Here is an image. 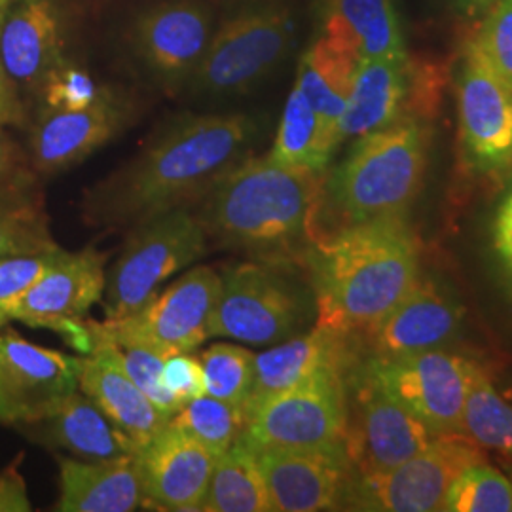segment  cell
<instances>
[{
    "label": "cell",
    "mask_w": 512,
    "mask_h": 512,
    "mask_svg": "<svg viewBox=\"0 0 512 512\" xmlns=\"http://www.w3.org/2000/svg\"><path fill=\"white\" fill-rule=\"evenodd\" d=\"M253 122L243 114L186 116L165 129L135 160L95 184L84 219L97 228H133L156 215L205 198L238 164Z\"/></svg>",
    "instance_id": "1"
},
{
    "label": "cell",
    "mask_w": 512,
    "mask_h": 512,
    "mask_svg": "<svg viewBox=\"0 0 512 512\" xmlns=\"http://www.w3.org/2000/svg\"><path fill=\"white\" fill-rule=\"evenodd\" d=\"M317 327L370 332L418 281V243L403 217L351 224L313 241Z\"/></svg>",
    "instance_id": "2"
},
{
    "label": "cell",
    "mask_w": 512,
    "mask_h": 512,
    "mask_svg": "<svg viewBox=\"0 0 512 512\" xmlns=\"http://www.w3.org/2000/svg\"><path fill=\"white\" fill-rule=\"evenodd\" d=\"M325 194L323 171L277 164L270 156L245 160L207 192L203 228L222 247L274 255L306 236Z\"/></svg>",
    "instance_id": "3"
},
{
    "label": "cell",
    "mask_w": 512,
    "mask_h": 512,
    "mask_svg": "<svg viewBox=\"0 0 512 512\" xmlns=\"http://www.w3.org/2000/svg\"><path fill=\"white\" fill-rule=\"evenodd\" d=\"M425 160L427 137L412 118L357 139L348 160L325 186L342 228L403 217L420 192Z\"/></svg>",
    "instance_id": "4"
},
{
    "label": "cell",
    "mask_w": 512,
    "mask_h": 512,
    "mask_svg": "<svg viewBox=\"0 0 512 512\" xmlns=\"http://www.w3.org/2000/svg\"><path fill=\"white\" fill-rule=\"evenodd\" d=\"M207 239L202 220L184 207L133 226V234L107 277L103 293L107 321L143 308L167 277L205 255Z\"/></svg>",
    "instance_id": "5"
},
{
    "label": "cell",
    "mask_w": 512,
    "mask_h": 512,
    "mask_svg": "<svg viewBox=\"0 0 512 512\" xmlns=\"http://www.w3.org/2000/svg\"><path fill=\"white\" fill-rule=\"evenodd\" d=\"M222 277L211 266H198L179 277L162 294H154L128 317L93 323V336L152 349L164 357L192 353L211 338V319Z\"/></svg>",
    "instance_id": "6"
},
{
    "label": "cell",
    "mask_w": 512,
    "mask_h": 512,
    "mask_svg": "<svg viewBox=\"0 0 512 512\" xmlns=\"http://www.w3.org/2000/svg\"><path fill=\"white\" fill-rule=\"evenodd\" d=\"M486 463L475 440L440 435L414 458L393 469L351 478L344 505L357 511H442L452 484L467 469Z\"/></svg>",
    "instance_id": "7"
},
{
    "label": "cell",
    "mask_w": 512,
    "mask_h": 512,
    "mask_svg": "<svg viewBox=\"0 0 512 512\" xmlns=\"http://www.w3.org/2000/svg\"><path fill=\"white\" fill-rule=\"evenodd\" d=\"M346 421L348 395L342 366H327L255 408L241 440L253 450L342 446Z\"/></svg>",
    "instance_id": "8"
},
{
    "label": "cell",
    "mask_w": 512,
    "mask_h": 512,
    "mask_svg": "<svg viewBox=\"0 0 512 512\" xmlns=\"http://www.w3.org/2000/svg\"><path fill=\"white\" fill-rule=\"evenodd\" d=\"M105 260L107 255L93 247L78 253L63 249L50 253L44 272L19 300L14 321L33 329L55 330L76 351L90 355L92 327L82 317L103 298Z\"/></svg>",
    "instance_id": "9"
},
{
    "label": "cell",
    "mask_w": 512,
    "mask_h": 512,
    "mask_svg": "<svg viewBox=\"0 0 512 512\" xmlns=\"http://www.w3.org/2000/svg\"><path fill=\"white\" fill-rule=\"evenodd\" d=\"M475 365L442 349L376 357L366 376L382 385L437 435L463 433V410Z\"/></svg>",
    "instance_id": "10"
},
{
    "label": "cell",
    "mask_w": 512,
    "mask_h": 512,
    "mask_svg": "<svg viewBox=\"0 0 512 512\" xmlns=\"http://www.w3.org/2000/svg\"><path fill=\"white\" fill-rule=\"evenodd\" d=\"M291 37V19L281 8H256L224 21L194 71L196 86L209 95L251 90L281 61Z\"/></svg>",
    "instance_id": "11"
},
{
    "label": "cell",
    "mask_w": 512,
    "mask_h": 512,
    "mask_svg": "<svg viewBox=\"0 0 512 512\" xmlns=\"http://www.w3.org/2000/svg\"><path fill=\"white\" fill-rule=\"evenodd\" d=\"M300 323L302 304L298 296L270 266L245 262L222 277L211 338L266 346L291 338Z\"/></svg>",
    "instance_id": "12"
},
{
    "label": "cell",
    "mask_w": 512,
    "mask_h": 512,
    "mask_svg": "<svg viewBox=\"0 0 512 512\" xmlns=\"http://www.w3.org/2000/svg\"><path fill=\"white\" fill-rule=\"evenodd\" d=\"M440 437L365 372L348 403L344 446L359 475L382 473L414 458Z\"/></svg>",
    "instance_id": "13"
},
{
    "label": "cell",
    "mask_w": 512,
    "mask_h": 512,
    "mask_svg": "<svg viewBox=\"0 0 512 512\" xmlns=\"http://www.w3.org/2000/svg\"><path fill=\"white\" fill-rule=\"evenodd\" d=\"M80 357L42 348L16 330L0 332V425L19 427L50 416L78 391Z\"/></svg>",
    "instance_id": "14"
},
{
    "label": "cell",
    "mask_w": 512,
    "mask_h": 512,
    "mask_svg": "<svg viewBox=\"0 0 512 512\" xmlns=\"http://www.w3.org/2000/svg\"><path fill=\"white\" fill-rule=\"evenodd\" d=\"M266 482L270 511L317 512L340 509L353 465L346 446L255 450Z\"/></svg>",
    "instance_id": "15"
},
{
    "label": "cell",
    "mask_w": 512,
    "mask_h": 512,
    "mask_svg": "<svg viewBox=\"0 0 512 512\" xmlns=\"http://www.w3.org/2000/svg\"><path fill=\"white\" fill-rule=\"evenodd\" d=\"M461 141L482 171L512 165V90L478 52L467 44L458 88Z\"/></svg>",
    "instance_id": "16"
},
{
    "label": "cell",
    "mask_w": 512,
    "mask_h": 512,
    "mask_svg": "<svg viewBox=\"0 0 512 512\" xmlns=\"http://www.w3.org/2000/svg\"><path fill=\"white\" fill-rule=\"evenodd\" d=\"M145 507L202 511L217 456L171 421L139 452Z\"/></svg>",
    "instance_id": "17"
},
{
    "label": "cell",
    "mask_w": 512,
    "mask_h": 512,
    "mask_svg": "<svg viewBox=\"0 0 512 512\" xmlns=\"http://www.w3.org/2000/svg\"><path fill=\"white\" fill-rule=\"evenodd\" d=\"M211 40V16L198 2L179 0L150 8L133 27V44L154 73L194 74Z\"/></svg>",
    "instance_id": "18"
},
{
    "label": "cell",
    "mask_w": 512,
    "mask_h": 512,
    "mask_svg": "<svg viewBox=\"0 0 512 512\" xmlns=\"http://www.w3.org/2000/svg\"><path fill=\"white\" fill-rule=\"evenodd\" d=\"M63 61V21L54 0H14L0 27V65L8 78L40 88Z\"/></svg>",
    "instance_id": "19"
},
{
    "label": "cell",
    "mask_w": 512,
    "mask_h": 512,
    "mask_svg": "<svg viewBox=\"0 0 512 512\" xmlns=\"http://www.w3.org/2000/svg\"><path fill=\"white\" fill-rule=\"evenodd\" d=\"M31 440L84 461L135 458L141 448L80 391H74L42 420L16 427Z\"/></svg>",
    "instance_id": "20"
},
{
    "label": "cell",
    "mask_w": 512,
    "mask_h": 512,
    "mask_svg": "<svg viewBox=\"0 0 512 512\" xmlns=\"http://www.w3.org/2000/svg\"><path fill=\"white\" fill-rule=\"evenodd\" d=\"M124 110L101 95L88 109H48L31 133V158L38 173L54 175L88 158L124 126Z\"/></svg>",
    "instance_id": "21"
},
{
    "label": "cell",
    "mask_w": 512,
    "mask_h": 512,
    "mask_svg": "<svg viewBox=\"0 0 512 512\" xmlns=\"http://www.w3.org/2000/svg\"><path fill=\"white\" fill-rule=\"evenodd\" d=\"M412 82L414 71L408 54L361 59L338 124L340 141L361 139L406 118Z\"/></svg>",
    "instance_id": "22"
},
{
    "label": "cell",
    "mask_w": 512,
    "mask_h": 512,
    "mask_svg": "<svg viewBox=\"0 0 512 512\" xmlns=\"http://www.w3.org/2000/svg\"><path fill=\"white\" fill-rule=\"evenodd\" d=\"M61 494L55 511L131 512L145 507L139 459L84 461L57 456Z\"/></svg>",
    "instance_id": "23"
},
{
    "label": "cell",
    "mask_w": 512,
    "mask_h": 512,
    "mask_svg": "<svg viewBox=\"0 0 512 512\" xmlns=\"http://www.w3.org/2000/svg\"><path fill=\"white\" fill-rule=\"evenodd\" d=\"M458 327L459 311L433 283L418 279L368 334L376 357H401L440 348Z\"/></svg>",
    "instance_id": "24"
},
{
    "label": "cell",
    "mask_w": 512,
    "mask_h": 512,
    "mask_svg": "<svg viewBox=\"0 0 512 512\" xmlns=\"http://www.w3.org/2000/svg\"><path fill=\"white\" fill-rule=\"evenodd\" d=\"M78 389L97 404L139 448H145L165 425L169 416L131 382L109 349L93 348L80 363Z\"/></svg>",
    "instance_id": "25"
},
{
    "label": "cell",
    "mask_w": 512,
    "mask_h": 512,
    "mask_svg": "<svg viewBox=\"0 0 512 512\" xmlns=\"http://www.w3.org/2000/svg\"><path fill=\"white\" fill-rule=\"evenodd\" d=\"M344 334L315 329L291 338L275 348L255 355L253 385L245 403V416L275 395L306 382L327 366H344L346 346Z\"/></svg>",
    "instance_id": "26"
},
{
    "label": "cell",
    "mask_w": 512,
    "mask_h": 512,
    "mask_svg": "<svg viewBox=\"0 0 512 512\" xmlns=\"http://www.w3.org/2000/svg\"><path fill=\"white\" fill-rule=\"evenodd\" d=\"M359 61L361 57L342 38L325 33L298 65L296 86L338 141V124L348 105Z\"/></svg>",
    "instance_id": "27"
},
{
    "label": "cell",
    "mask_w": 512,
    "mask_h": 512,
    "mask_svg": "<svg viewBox=\"0 0 512 512\" xmlns=\"http://www.w3.org/2000/svg\"><path fill=\"white\" fill-rule=\"evenodd\" d=\"M325 33L342 38L361 59L406 55L395 0H329Z\"/></svg>",
    "instance_id": "28"
},
{
    "label": "cell",
    "mask_w": 512,
    "mask_h": 512,
    "mask_svg": "<svg viewBox=\"0 0 512 512\" xmlns=\"http://www.w3.org/2000/svg\"><path fill=\"white\" fill-rule=\"evenodd\" d=\"M338 145V137L323 124L306 95L294 84L268 156L277 164L325 171Z\"/></svg>",
    "instance_id": "29"
},
{
    "label": "cell",
    "mask_w": 512,
    "mask_h": 512,
    "mask_svg": "<svg viewBox=\"0 0 512 512\" xmlns=\"http://www.w3.org/2000/svg\"><path fill=\"white\" fill-rule=\"evenodd\" d=\"M270 499L255 450L239 437L215 459L202 512H266Z\"/></svg>",
    "instance_id": "30"
},
{
    "label": "cell",
    "mask_w": 512,
    "mask_h": 512,
    "mask_svg": "<svg viewBox=\"0 0 512 512\" xmlns=\"http://www.w3.org/2000/svg\"><path fill=\"white\" fill-rule=\"evenodd\" d=\"M50 220L33 181L0 183V260L57 251Z\"/></svg>",
    "instance_id": "31"
},
{
    "label": "cell",
    "mask_w": 512,
    "mask_h": 512,
    "mask_svg": "<svg viewBox=\"0 0 512 512\" xmlns=\"http://www.w3.org/2000/svg\"><path fill=\"white\" fill-rule=\"evenodd\" d=\"M463 435L478 446L512 454V406L476 365L463 410Z\"/></svg>",
    "instance_id": "32"
},
{
    "label": "cell",
    "mask_w": 512,
    "mask_h": 512,
    "mask_svg": "<svg viewBox=\"0 0 512 512\" xmlns=\"http://www.w3.org/2000/svg\"><path fill=\"white\" fill-rule=\"evenodd\" d=\"M171 423L219 458L241 437L247 416L243 406L203 395L184 404Z\"/></svg>",
    "instance_id": "33"
},
{
    "label": "cell",
    "mask_w": 512,
    "mask_h": 512,
    "mask_svg": "<svg viewBox=\"0 0 512 512\" xmlns=\"http://www.w3.org/2000/svg\"><path fill=\"white\" fill-rule=\"evenodd\" d=\"M205 395L243 406L253 385L255 355L249 349L219 342L202 353Z\"/></svg>",
    "instance_id": "34"
},
{
    "label": "cell",
    "mask_w": 512,
    "mask_h": 512,
    "mask_svg": "<svg viewBox=\"0 0 512 512\" xmlns=\"http://www.w3.org/2000/svg\"><path fill=\"white\" fill-rule=\"evenodd\" d=\"M442 511H512V482L486 463L467 469L448 490Z\"/></svg>",
    "instance_id": "35"
},
{
    "label": "cell",
    "mask_w": 512,
    "mask_h": 512,
    "mask_svg": "<svg viewBox=\"0 0 512 512\" xmlns=\"http://www.w3.org/2000/svg\"><path fill=\"white\" fill-rule=\"evenodd\" d=\"M97 346L109 349L112 357L118 361V365L122 366V370L131 378V382L137 385L148 399L164 412L165 416L173 418L181 410V406L165 391L162 384L164 355L143 346L120 344L101 336H93V348Z\"/></svg>",
    "instance_id": "36"
},
{
    "label": "cell",
    "mask_w": 512,
    "mask_h": 512,
    "mask_svg": "<svg viewBox=\"0 0 512 512\" xmlns=\"http://www.w3.org/2000/svg\"><path fill=\"white\" fill-rule=\"evenodd\" d=\"M473 42L486 63L512 90V0H499L488 10Z\"/></svg>",
    "instance_id": "37"
},
{
    "label": "cell",
    "mask_w": 512,
    "mask_h": 512,
    "mask_svg": "<svg viewBox=\"0 0 512 512\" xmlns=\"http://www.w3.org/2000/svg\"><path fill=\"white\" fill-rule=\"evenodd\" d=\"M40 90L48 109L54 110L88 109L103 95L90 74L65 61L46 76Z\"/></svg>",
    "instance_id": "38"
},
{
    "label": "cell",
    "mask_w": 512,
    "mask_h": 512,
    "mask_svg": "<svg viewBox=\"0 0 512 512\" xmlns=\"http://www.w3.org/2000/svg\"><path fill=\"white\" fill-rule=\"evenodd\" d=\"M48 255L10 256L0 260V329L14 321L19 300L31 289L48 264Z\"/></svg>",
    "instance_id": "39"
},
{
    "label": "cell",
    "mask_w": 512,
    "mask_h": 512,
    "mask_svg": "<svg viewBox=\"0 0 512 512\" xmlns=\"http://www.w3.org/2000/svg\"><path fill=\"white\" fill-rule=\"evenodd\" d=\"M165 391L183 408L184 404L205 395V374L202 361L190 353L165 357L162 370Z\"/></svg>",
    "instance_id": "40"
},
{
    "label": "cell",
    "mask_w": 512,
    "mask_h": 512,
    "mask_svg": "<svg viewBox=\"0 0 512 512\" xmlns=\"http://www.w3.org/2000/svg\"><path fill=\"white\" fill-rule=\"evenodd\" d=\"M21 459L23 454L0 471V512H29L33 509L27 495V484L19 473Z\"/></svg>",
    "instance_id": "41"
},
{
    "label": "cell",
    "mask_w": 512,
    "mask_h": 512,
    "mask_svg": "<svg viewBox=\"0 0 512 512\" xmlns=\"http://www.w3.org/2000/svg\"><path fill=\"white\" fill-rule=\"evenodd\" d=\"M494 249L512 279V196L509 194L495 213Z\"/></svg>",
    "instance_id": "42"
},
{
    "label": "cell",
    "mask_w": 512,
    "mask_h": 512,
    "mask_svg": "<svg viewBox=\"0 0 512 512\" xmlns=\"http://www.w3.org/2000/svg\"><path fill=\"white\" fill-rule=\"evenodd\" d=\"M27 179H31V175L23 165V154L0 126V183H14Z\"/></svg>",
    "instance_id": "43"
},
{
    "label": "cell",
    "mask_w": 512,
    "mask_h": 512,
    "mask_svg": "<svg viewBox=\"0 0 512 512\" xmlns=\"http://www.w3.org/2000/svg\"><path fill=\"white\" fill-rule=\"evenodd\" d=\"M21 118H23V110L16 93V86L0 65V126L19 124Z\"/></svg>",
    "instance_id": "44"
},
{
    "label": "cell",
    "mask_w": 512,
    "mask_h": 512,
    "mask_svg": "<svg viewBox=\"0 0 512 512\" xmlns=\"http://www.w3.org/2000/svg\"><path fill=\"white\" fill-rule=\"evenodd\" d=\"M499 0H458V8L467 18H476L488 12Z\"/></svg>",
    "instance_id": "45"
},
{
    "label": "cell",
    "mask_w": 512,
    "mask_h": 512,
    "mask_svg": "<svg viewBox=\"0 0 512 512\" xmlns=\"http://www.w3.org/2000/svg\"><path fill=\"white\" fill-rule=\"evenodd\" d=\"M12 2H14V0H0V27H2L4 19H6V14H8L10 6H12Z\"/></svg>",
    "instance_id": "46"
},
{
    "label": "cell",
    "mask_w": 512,
    "mask_h": 512,
    "mask_svg": "<svg viewBox=\"0 0 512 512\" xmlns=\"http://www.w3.org/2000/svg\"><path fill=\"white\" fill-rule=\"evenodd\" d=\"M509 196H512V175H511V190H509Z\"/></svg>",
    "instance_id": "47"
}]
</instances>
